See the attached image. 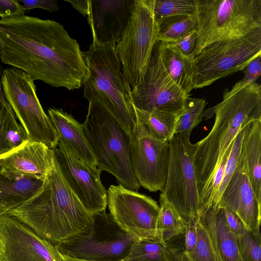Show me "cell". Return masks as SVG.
Instances as JSON below:
<instances>
[{
  "mask_svg": "<svg viewBox=\"0 0 261 261\" xmlns=\"http://www.w3.org/2000/svg\"><path fill=\"white\" fill-rule=\"evenodd\" d=\"M1 62L34 80L69 90L84 85L87 68L79 44L61 23L22 15L0 18Z\"/></svg>",
  "mask_w": 261,
  "mask_h": 261,
  "instance_id": "cell-1",
  "label": "cell"
},
{
  "mask_svg": "<svg viewBox=\"0 0 261 261\" xmlns=\"http://www.w3.org/2000/svg\"><path fill=\"white\" fill-rule=\"evenodd\" d=\"M209 111L215 115L213 126L193 144V160L197 189L203 211L213 178L228 148L247 120H261V86L242 80L223 94L222 101Z\"/></svg>",
  "mask_w": 261,
  "mask_h": 261,
  "instance_id": "cell-2",
  "label": "cell"
},
{
  "mask_svg": "<svg viewBox=\"0 0 261 261\" xmlns=\"http://www.w3.org/2000/svg\"><path fill=\"white\" fill-rule=\"evenodd\" d=\"M6 214L55 245L81 233L93 222L92 215L65 182L55 156L50 172L38 190Z\"/></svg>",
  "mask_w": 261,
  "mask_h": 261,
  "instance_id": "cell-3",
  "label": "cell"
},
{
  "mask_svg": "<svg viewBox=\"0 0 261 261\" xmlns=\"http://www.w3.org/2000/svg\"><path fill=\"white\" fill-rule=\"evenodd\" d=\"M115 45L92 43L83 52L87 68L84 97L107 109L132 136L137 126L136 108Z\"/></svg>",
  "mask_w": 261,
  "mask_h": 261,
  "instance_id": "cell-4",
  "label": "cell"
},
{
  "mask_svg": "<svg viewBox=\"0 0 261 261\" xmlns=\"http://www.w3.org/2000/svg\"><path fill=\"white\" fill-rule=\"evenodd\" d=\"M82 125L97 169L112 174L124 187L137 191L140 186L134 175L129 158L131 136L107 109L96 102H89Z\"/></svg>",
  "mask_w": 261,
  "mask_h": 261,
  "instance_id": "cell-5",
  "label": "cell"
},
{
  "mask_svg": "<svg viewBox=\"0 0 261 261\" xmlns=\"http://www.w3.org/2000/svg\"><path fill=\"white\" fill-rule=\"evenodd\" d=\"M197 39L195 56L217 41L261 29V0H195Z\"/></svg>",
  "mask_w": 261,
  "mask_h": 261,
  "instance_id": "cell-6",
  "label": "cell"
},
{
  "mask_svg": "<svg viewBox=\"0 0 261 261\" xmlns=\"http://www.w3.org/2000/svg\"><path fill=\"white\" fill-rule=\"evenodd\" d=\"M261 55V29L246 35L214 42L204 47L193 60L194 89L243 71Z\"/></svg>",
  "mask_w": 261,
  "mask_h": 261,
  "instance_id": "cell-7",
  "label": "cell"
},
{
  "mask_svg": "<svg viewBox=\"0 0 261 261\" xmlns=\"http://www.w3.org/2000/svg\"><path fill=\"white\" fill-rule=\"evenodd\" d=\"M92 224L83 232L55 244L62 254L91 261H122L138 239L122 229L110 214H94Z\"/></svg>",
  "mask_w": 261,
  "mask_h": 261,
  "instance_id": "cell-8",
  "label": "cell"
},
{
  "mask_svg": "<svg viewBox=\"0 0 261 261\" xmlns=\"http://www.w3.org/2000/svg\"><path fill=\"white\" fill-rule=\"evenodd\" d=\"M1 82L5 98L28 139L56 148L59 136L39 101L34 81L21 70L12 67L3 70Z\"/></svg>",
  "mask_w": 261,
  "mask_h": 261,
  "instance_id": "cell-9",
  "label": "cell"
},
{
  "mask_svg": "<svg viewBox=\"0 0 261 261\" xmlns=\"http://www.w3.org/2000/svg\"><path fill=\"white\" fill-rule=\"evenodd\" d=\"M157 21L149 0H135L130 18L115 51L132 90L141 82L156 41Z\"/></svg>",
  "mask_w": 261,
  "mask_h": 261,
  "instance_id": "cell-10",
  "label": "cell"
},
{
  "mask_svg": "<svg viewBox=\"0 0 261 261\" xmlns=\"http://www.w3.org/2000/svg\"><path fill=\"white\" fill-rule=\"evenodd\" d=\"M167 175L160 196L185 221L203 212L199 197L193 160V144L175 134L169 141Z\"/></svg>",
  "mask_w": 261,
  "mask_h": 261,
  "instance_id": "cell-11",
  "label": "cell"
},
{
  "mask_svg": "<svg viewBox=\"0 0 261 261\" xmlns=\"http://www.w3.org/2000/svg\"><path fill=\"white\" fill-rule=\"evenodd\" d=\"M107 205L114 220L129 234L138 239L160 238L156 228L160 206L151 197L121 184L111 185Z\"/></svg>",
  "mask_w": 261,
  "mask_h": 261,
  "instance_id": "cell-12",
  "label": "cell"
},
{
  "mask_svg": "<svg viewBox=\"0 0 261 261\" xmlns=\"http://www.w3.org/2000/svg\"><path fill=\"white\" fill-rule=\"evenodd\" d=\"M132 96L137 110L146 112L158 110L174 114L181 112L190 96L165 70L160 59L158 41L141 82L132 90Z\"/></svg>",
  "mask_w": 261,
  "mask_h": 261,
  "instance_id": "cell-13",
  "label": "cell"
},
{
  "mask_svg": "<svg viewBox=\"0 0 261 261\" xmlns=\"http://www.w3.org/2000/svg\"><path fill=\"white\" fill-rule=\"evenodd\" d=\"M169 142L147 134L139 125L131 136L129 158L139 185L149 192L162 191L168 169Z\"/></svg>",
  "mask_w": 261,
  "mask_h": 261,
  "instance_id": "cell-14",
  "label": "cell"
},
{
  "mask_svg": "<svg viewBox=\"0 0 261 261\" xmlns=\"http://www.w3.org/2000/svg\"><path fill=\"white\" fill-rule=\"evenodd\" d=\"M0 261H62L56 245L7 214L0 216Z\"/></svg>",
  "mask_w": 261,
  "mask_h": 261,
  "instance_id": "cell-15",
  "label": "cell"
},
{
  "mask_svg": "<svg viewBox=\"0 0 261 261\" xmlns=\"http://www.w3.org/2000/svg\"><path fill=\"white\" fill-rule=\"evenodd\" d=\"M61 173L69 188L92 215L105 211L107 191L101 172L74 157L60 144L54 149Z\"/></svg>",
  "mask_w": 261,
  "mask_h": 261,
  "instance_id": "cell-16",
  "label": "cell"
},
{
  "mask_svg": "<svg viewBox=\"0 0 261 261\" xmlns=\"http://www.w3.org/2000/svg\"><path fill=\"white\" fill-rule=\"evenodd\" d=\"M55 161L54 149L28 139L19 146L0 154L1 173L10 178H28L43 181Z\"/></svg>",
  "mask_w": 261,
  "mask_h": 261,
  "instance_id": "cell-17",
  "label": "cell"
},
{
  "mask_svg": "<svg viewBox=\"0 0 261 261\" xmlns=\"http://www.w3.org/2000/svg\"><path fill=\"white\" fill-rule=\"evenodd\" d=\"M135 0H89L88 21L92 43L116 45L130 18Z\"/></svg>",
  "mask_w": 261,
  "mask_h": 261,
  "instance_id": "cell-18",
  "label": "cell"
},
{
  "mask_svg": "<svg viewBox=\"0 0 261 261\" xmlns=\"http://www.w3.org/2000/svg\"><path fill=\"white\" fill-rule=\"evenodd\" d=\"M217 206L226 209L237 216L247 230L260 233L261 202L253 192L240 156Z\"/></svg>",
  "mask_w": 261,
  "mask_h": 261,
  "instance_id": "cell-19",
  "label": "cell"
},
{
  "mask_svg": "<svg viewBox=\"0 0 261 261\" xmlns=\"http://www.w3.org/2000/svg\"><path fill=\"white\" fill-rule=\"evenodd\" d=\"M48 116L59 134L58 144L74 157L97 168L95 158L85 137L82 124L62 109H49Z\"/></svg>",
  "mask_w": 261,
  "mask_h": 261,
  "instance_id": "cell-20",
  "label": "cell"
},
{
  "mask_svg": "<svg viewBox=\"0 0 261 261\" xmlns=\"http://www.w3.org/2000/svg\"><path fill=\"white\" fill-rule=\"evenodd\" d=\"M261 120L244 124L240 159L253 192L261 202Z\"/></svg>",
  "mask_w": 261,
  "mask_h": 261,
  "instance_id": "cell-21",
  "label": "cell"
},
{
  "mask_svg": "<svg viewBox=\"0 0 261 261\" xmlns=\"http://www.w3.org/2000/svg\"><path fill=\"white\" fill-rule=\"evenodd\" d=\"M162 63L174 83L186 93L194 89L193 60L184 56L173 43L158 41Z\"/></svg>",
  "mask_w": 261,
  "mask_h": 261,
  "instance_id": "cell-22",
  "label": "cell"
},
{
  "mask_svg": "<svg viewBox=\"0 0 261 261\" xmlns=\"http://www.w3.org/2000/svg\"><path fill=\"white\" fill-rule=\"evenodd\" d=\"M211 225L219 253L224 261H240L238 238L227 223L224 210L211 206L201 216Z\"/></svg>",
  "mask_w": 261,
  "mask_h": 261,
  "instance_id": "cell-23",
  "label": "cell"
},
{
  "mask_svg": "<svg viewBox=\"0 0 261 261\" xmlns=\"http://www.w3.org/2000/svg\"><path fill=\"white\" fill-rule=\"evenodd\" d=\"M42 182L33 178H10L0 173V216L29 199Z\"/></svg>",
  "mask_w": 261,
  "mask_h": 261,
  "instance_id": "cell-24",
  "label": "cell"
},
{
  "mask_svg": "<svg viewBox=\"0 0 261 261\" xmlns=\"http://www.w3.org/2000/svg\"><path fill=\"white\" fill-rule=\"evenodd\" d=\"M137 125L156 139L169 142L174 135L178 114L153 110L149 112L136 109Z\"/></svg>",
  "mask_w": 261,
  "mask_h": 261,
  "instance_id": "cell-25",
  "label": "cell"
},
{
  "mask_svg": "<svg viewBox=\"0 0 261 261\" xmlns=\"http://www.w3.org/2000/svg\"><path fill=\"white\" fill-rule=\"evenodd\" d=\"M157 21L156 41L174 43L190 33L197 31L195 15H177L161 18Z\"/></svg>",
  "mask_w": 261,
  "mask_h": 261,
  "instance_id": "cell-26",
  "label": "cell"
},
{
  "mask_svg": "<svg viewBox=\"0 0 261 261\" xmlns=\"http://www.w3.org/2000/svg\"><path fill=\"white\" fill-rule=\"evenodd\" d=\"M159 206L157 231L161 239L167 244L176 237L184 234L185 221L161 196Z\"/></svg>",
  "mask_w": 261,
  "mask_h": 261,
  "instance_id": "cell-27",
  "label": "cell"
},
{
  "mask_svg": "<svg viewBox=\"0 0 261 261\" xmlns=\"http://www.w3.org/2000/svg\"><path fill=\"white\" fill-rule=\"evenodd\" d=\"M206 103L204 98L189 96L184 108L178 115L174 135L177 134L190 138L192 130L201 121L203 117V112Z\"/></svg>",
  "mask_w": 261,
  "mask_h": 261,
  "instance_id": "cell-28",
  "label": "cell"
},
{
  "mask_svg": "<svg viewBox=\"0 0 261 261\" xmlns=\"http://www.w3.org/2000/svg\"><path fill=\"white\" fill-rule=\"evenodd\" d=\"M167 245L160 238L139 239L122 261H166Z\"/></svg>",
  "mask_w": 261,
  "mask_h": 261,
  "instance_id": "cell-29",
  "label": "cell"
},
{
  "mask_svg": "<svg viewBox=\"0 0 261 261\" xmlns=\"http://www.w3.org/2000/svg\"><path fill=\"white\" fill-rule=\"evenodd\" d=\"M156 20L177 15H195V0H149Z\"/></svg>",
  "mask_w": 261,
  "mask_h": 261,
  "instance_id": "cell-30",
  "label": "cell"
},
{
  "mask_svg": "<svg viewBox=\"0 0 261 261\" xmlns=\"http://www.w3.org/2000/svg\"><path fill=\"white\" fill-rule=\"evenodd\" d=\"M197 240L195 248L188 255L191 261H215L209 230L200 217H197Z\"/></svg>",
  "mask_w": 261,
  "mask_h": 261,
  "instance_id": "cell-31",
  "label": "cell"
},
{
  "mask_svg": "<svg viewBox=\"0 0 261 261\" xmlns=\"http://www.w3.org/2000/svg\"><path fill=\"white\" fill-rule=\"evenodd\" d=\"M240 257L242 261H260L261 235L246 230L238 238Z\"/></svg>",
  "mask_w": 261,
  "mask_h": 261,
  "instance_id": "cell-32",
  "label": "cell"
},
{
  "mask_svg": "<svg viewBox=\"0 0 261 261\" xmlns=\"http://www.w3.org/2000/svg\"><path fill=\"white\" fill-rule=\"evenodd\" d=\"M248 120H247L244 123ZM244 123L234 139L232 147L226 162L221 184L213 201L212 206H217L221 194L238 166L240 160V149L243 137V128Z\"/></svg>",
  "mask_w": 261,
  "mask_h": 261,
  "instance_id": "cell-33",
  "label": "cell"
},
{
  "mask_svg": "<svg viewBox=\"0 0 261 261\" xmlns=\"http://www.w3.org/2000/svg\"><path fill=\"white\" fill-rule=\"evenodd\" d=\"M20 124L12 108L7 101H0V154L5 152V144L9 133Z\"/></svg>",
  "mask_w": 261,
  "mask_h": 261,
  "instance_id": "cell-34",
  "label": "cell"
},
{
  "mask_svg": "<svg viewBox=\"0 0 261 261\" xmlns=\"http://www.w3.org/2000/svg\"><path fill=\"white\" fill-rule=\"evenodd\" d=\"M197 217H192L185 221L184 232L185 242L184 250L190 254L195 247L197 240V231L196 227Z\"/></svg>",
  "mask_w": 261,
  "mask_h": 261,
  "instance_id": "cell-35",
  "label": "cell"
},
{
  "mask_svg": "<svg viewBox=\"0 0 261 261\" xmlns=\"http://www.w3.org/2000/svg\"><path fill=\"white\" fill-rule=\"evenodd\" d=\"M197 39V31H194L173 44L178 47L184 56L193 60L195 56Z\"/></svg>",
  "mask_w": 261,
  "mask_h": 261,
  "instance_id": "cell-36",
  "label": "cell"
},
{
  "mask_svg": "<svg viewBox=\"0 0 261 261\" xmlns=\"http://www.w3.org/2000/svg\"><path fill=\"white\" fill-rule=\"evenodd\" d=\"M21 3L24 11H30L35 8L46 10L51 12L57 11L59 6L57 1L55 0H18Z\"/></svg>",
  "mask_w": 261,
  "mask_h": 261,
  "instance_id": "cell-37",
  "label": "cell"
},
{
  "mask_svg": "<svg viewBox=\"0 0 261 261\" xmlns=\"http://www.w3.org/2000/svg\"><path fill=\"white\" fill-rule=\"evenodd\" d=\"M18 0H0V18L25 15Z\"/></svg>",
  "mask_w": 261,
  "mask_h": 261,
  "instance_id": "cell-38",
  "label": "cell"
},
{
  "mask_svg": "<svg viewBox=\"0 0 261 261\" xmlns=\"http://www.w3.org/2000/svg\"><path fill=\"white\" fill-rule=\"evenodd\" d=\"M261 55L258 56L252 61L243 70L244 75L241 79L244 82L249 84L256 82L261 73Z\"/></svg>",
  "mask_w": 261,
  "mask_h": 261,
  "instance_id": "cell-39",
  "label": "cell"
},
{
  "mask_svg": "<svg viewBox=\"0 0 261 261\" xmlns=\"http://www.w3.org/2000/svg\"><path fill=\"white\" fill-rule=\"evenodd\" d=\"M226 219L228 226L238 238L244 234L247 230L240 218L229 211L224 209Z\"/></svg>",
  "mask_w": 261,
  "mask_h": 261,
  "instance_id": "cell-40",
  "label": "cell"
},
{
  "mask_svg": "<svg viewBox=\"0 0 261 261\" xmlns=\"http://www.w3.org/2000/svg\"><path fill=\"white\" fill-rule=\"evenodd\" d=\"M166 261H191L182 248L167 244L166 251Z\"/></svg>",
  "mask_w": 261,
  "mask_h": 261,
  "instance_id": "cell-41",
  "label": "cell"
},
{
  "mask_svg": "<svg viewBox=\"0 0 261 261\" xmlns=\"http://www.w3.org/2000/svg\"><path fill=\"white\" fill-rule=\"evenodd\" d=\"M70 3L72 6L84 16H87L89 10V0H65Z\"/></svg>",
  "mask_w": 261,
  "mask_h": 261,
  "instance_id": "cell-42",
  "label": "cell"
},
{
  "mask_svg": "<svg viewBox=\"0 0 261 261\" xmlns=\"http://www.w3.org/2000/svg\"><path fill=\"white\" fill-rule=\"evenodd\" d=\"M201 219L204 223V224L206 225V226L207 227V228L208 229L210 238H211V242H212V246H213V250H214V255H215V261H224L219 253V250H218V247H217V246L216 244L214 232H213V229H212V228L211 225L207 221H206L203 218H201Z\"/></svg>",
  "mask_w": 261,
  "mask_h": 261,
  "instance_id": "cell-43",
  "label": "cell"
},
{
  "mask_svg": "<svg viewBox=\"0 0 261 261\" xmlns=\"http://www.w3.org/2000/svg\"><path fill=\"white\" fill-rule=\"evenodd\" d=\"M3 71V68H2V66H1V64L0 63V101L3 103H6L7 100H6L4 95L2 85V82H1V77H2Z\"/></svg>",
  "mask_w": 261,
  "mask_h": 261,
  "instance_id": "cell-44",
  "label": "cell"
},
{
  "mask_svg": "<svg viewBox=\"0 0 261 261\" xmlns=\"http://www.w3.org/2000/svg\"><path fill=\"white\" fill-rule=\"evenodd\" d=\"M62 261H91L73 258L61 253Z\"/></svg>",
  "mask_w": 261,
  "mask_h": 261,
  "instance_id": "cell-45",
  "label": "cell"
},
{
  "mask_svg": "<svg viewBox=\"0 0 261 261\" xmlns=\"http://www.w3.org/2000/svg\"><path fill=\"white\" fill-rule=\"evenodd\" d=\"M3 250V242L0 234V254L2 253Z\"/></svg>",
  "mask_w": 261,
  "mask_h": 261,
  "instance_id": "cell-46",
  "label": "cell"
},
{
  "mask_svg": "<svg viewBox=\"0 0 261 261\" xmlns=\"http://www.w3.org/2000/svg\"><path fill=\"white\" fill-rule=\"evenodd\" d=\"M2 47H3L2 42L1 38H0V51L2 49Z\"/></svg>",
  "mask_w": 261,
  "mask_h": 261,
  "instance_id": "cell-47",
  "label": "cell"
},
{
  "mask_svg": "<svg viewBox=\"0 0 261 261\" xmlns=\"http://www.w3.org/2000/svg\"><path fill=\"white\" fill-rule=\"evenodd\" d=\"M240 261H242V260H241V258H240Z\"/></svg>",
  "mask_w": 261,
  "mask_h": 261,
  "instance_id": "cell-48",
  "label": "cell"
},
{
  "mask_svg": "<svg viewBox=\"0 0 261 261\" xmlns=\"http://www.w3.org/2000/svg\"><path fill=\"white\" fill-rule=\"evenodd\" d=\"M0 173H1V168H0Z\"/></svg>",
  "mask_w": 261,
  "mask_h": 261,
  "instance_id": "cell-49",
  "label": "cell"
}]
</instances>
